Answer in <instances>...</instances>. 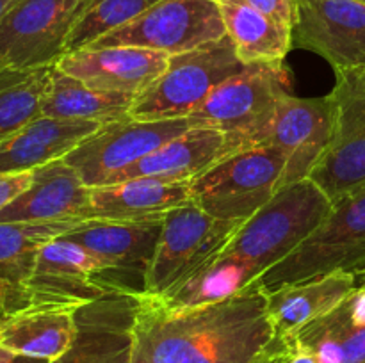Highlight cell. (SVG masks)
<instances>
[{"instance_id":"32","label":"cell","mask_w":365,"mask_h":363,"mask_svg":"<svg viewBox=\"0 0 365 363\" xmlns=\"http://www.w3.org/2000/svg\"><path fill=\"white\" fill-rule=\"evenodd\" d=\"M32 171L29 173H7L0 174V212L16 199L25 189L31 185Z\"/></svg>"},{"instance_id":"14","label":"cell","mask_w":365,"mask_h":363,"mask_svg":"<svg viewBox=\"0 0 365 363\" xmlns=\"http://www.w3.org/2000/svg\"><path fill=\"white\" fill-rule=\"evenodd\" d=\"M292 46L310 50L334 71L365 70V4L356 0H296Z\"/></svg>"},{"instance_id":"36","label":"cell","mask_w":365,"mask_h":363,"mask_svg":"<svg viewBox=\"0 0 365 363\" xmlns=\"http://www.w3.org/2000/svg\"><path fill=\"white\" fill-rule=\"evenodd\" d=\"M13 356H14L13 352H9V351H6V349L0 347V363H9Z\"/></svg>"},{"instance_id":"11","label":"cell","mask_w":365,"mask_h":363,"mask_svg":"<svg viewBox=\"0 0 365 363\" xmlns=\"http://www.w3.org/2000/svg\"><path fill=\"white\" fill-rule=\"evenodd\" d=\"M78 0H13L0 16V70L56 66Z\"/></svg>"},{"instance_id":"29","label":"cell","mask_w":365,"mask_h":363,"mask_svg":"<svg viewBox=\"0 0 365 363\" xmlns=\"http://www.w3.org/2000/svg\"><path fill=\"white\" fill-rule=\"evenodd\" d=\"M159 0H78L71 18L64 53L88 48L109 32L123 27Z\"/></svg>"},{"instance_id":"9","label":"cell","mask_w":365,"mask_h":363,"mask_svg":"<svg viewBox=\"0 0 365 363\" xmlns=\"http://www.w3.org/2000/svg\"><path fill=\"white\" fill-rule=\"evenodd\" d=\"M225 36L227 28L216 0H159L88 48L139 46L177 56L221 41Z\"/></svg>"},{"instance_id":"38","label":"cell","mask_w":365,"mask_h":363,"mask_svg":"<svg viewBox=\"0 0 365 363\" xmlns=\"http://www.w3.org/2000/svg\"><path fill=\"white\" fill-rule=\"evenodd\" d=\"M356 281H360V283H365V273L360 274V276H356Z\"/></svg>"},{"instance_id":"23","label":"cell","mask_w":365,"mask_h":363,"mask_svg":"<svg viewBox=\"0 0 365 363\" xmlns=\"http://www.w3.org/2000/svg\"><path fill=\"white\" fill-rule=\"evenodd\" d=\"M356 276L331 273L267 294V312L278 331L294 337L303 326L334 312L356 290Z\"/></svg>"},{"instance_id":"26","label":"cell","mask_w":365,"mask_h":363,"mask_svg":"<svg viewBox=\"0 0 365 363\" xmlns=\"http://www.w3.org/2000/svg\"><path fill=\"white\" fill-rule=\"evenodd\" d=\"M220 4L227 36L245 64L284 63L292 48V28L239 0H216Z\"/></svg>"},{"instance_id":"27","label":"cell","mask_w":365,"mask_h":363,"mask_svg":"<svg viewBox=\"0 0 365 363\" xmlns=\"http://www.w3.org/2000/svg\"><path fill=\"white\" fill-rule=\"evenodd\" d=\"M317 363H365V326L353 324L348 299L294 335Z\"/></svg>"},{"instance_id":"31","label":"cell","mask_w":365,"mask_h":363,"mask_svg":"<svg viewBox=\"0 0 365 363\" xmlns=\"http://www.w3.org/2000/svg\"><path fill=\"white\" fill-rule=\"evenodd\" d=\"M246 6L253 7L259 13L266 14L271 20L292 28L298 18V2L296 0H239Z\"/></svg>"},{"instance_id":"16","label":"cell","mask_w":365,"mask_h":363,"mask_svg":"<svg viewBox=\"0 0 365 363\" xmlns=\"http://www.w3.org/2000/svg\"><path fill=\"white\" fill-rule=\"evenodd\" d=\"M138 295L107 294L75 310L77 337L50 363H132Z\"/></svg>"},{"instance_id":"25","label":"cell","mask_w":365,"mask_h":363,"mask_svg":"<svg viewBox=\"0 0 365 363\" xmlns=\"http://www.w3.org/2000/svg\"><path fill=\"white\" fill-rule=\"evenodd\" d=\"M134 98L135 96L128 93L93 89L52 66L41 100V116L106 125L127 117Z\"/></svg>"},{"instance_id":"34","label":"cell","mask_w":365,"mask_h":363,"mask_svg":"<svg viewBox=\"0 0 365 363\" xmlns=\"http://www.w3.org/2000/svg\"><path fill=\"white\" fill-rule=\"evenodd\" d=\"M287 363H317V359L309 349L298 344V349H296L294 354L291 356V359H289Z\"/></svg>"},{"instance_id":"21","label":"cell","mask_w":365,"mask_h":363,"mask_svg":"<svg viewBox=\"0 0 365 363\" xmlns=\"http://www.w3.org/2000/svg\"><path fill=\"white\" fill-rule=\"evenodd\" d=\"M102 123L39 116L0 141V174L29 173L64 159Z\"/></svg>"},{"instance_id":"20","label":"cell","mask_w":365,"mask_h":363,"mask_svg":"<svg viewBox=\"0 0 365 363\" xmlns=\"http://www.w3.org/2000/svg\"><path fill=\"white\" fill-rule=\"evenodd\" d=\"M227 155V137L223 132L214 128L191 127L118 173L109 184L130 180V178L191 182Z\"/></svg>"},{"instance_id":"22","label":"cell","mask_w":365,"mask_h":363,"mask_svg":"<svg viewBox=\"0 0 365 363\" xmlns=\"http://www.w3.org/2000/svg\"><path fill=\"white\" fill-rule=\"evenodd\" d=\"M191 203V182L130 178L91 187L86 219H143Z\"/></svg>"},{"instance_id":"18","label":"cell","mask_w":365,"mask_h":363,"mask_svg":"<svg viewBox=\"0 0 365 363\" xmlns=\"http://www.w3.org/2000/svg\"><path fill=\"white\" fill-rule=\"evenodd\" d=\"M86 219L52 223H0V320L32 310L29 281L43 244Z\"/></svg>"},{"instance_id":"7","label":"cell","mask_w":365,"mask_h":363,"mask_svg":"<svg viewBox=\"0 0 365 363\" xmlns=\"http://www.w3.org/2000/svg\"><path fill=\"white\" fill-rule=\"evenodd\" d=\"M285 157L271 146L232 153L191 180L192 203L221 221H248L285 187Z\"/></svg>"},{"instance_id":"8","label":"cell","mask_w":365,"mask_h":363,"mask_svg":"<svg viewBox=\"0 0 365 363\" xmlns=\"http://www.w3.org/2000/svg\"><path fill=\"white\" fill-rule=\"evenodd\" d=\"M32 308L77 310L107 294L139 292L82 246L63 235L41 246L29 281Z\"/></svg>"},{"instance_id":"10","label":"cell","mask_w":365,"mask_h":363,"mask_svg":"<svg viewBox=\"0 0 365 363\" xmlns=\"http://www.w3.org/2000/svg\"><path fill=\"white\" fill-rule=\"evenodd\" d=\"M334 137L310 173L331 203L365 185V70L335 71Z\"/></svg>"},{"instance_id":"13","label":"cell","mask_w":365,"mask_h":363,"mask_svg":"<svg viewBox=\"0 0 365 363\" xmlns=\"http://www.w3.org/2000/svg\"><path fill=\"white\" fill-rule=\"evenodd\" d=\"M335 120L337 105L331 93L319 98L287 95L257 146H271L285 157V185L305 180L334 137Z\"/></svg>"},{"instance_id":"24","label":"cell","mask_w":365,"mask_h":363,"mask_svg":"<svg viewBox=\"0 0 365 363\" xmlns=\"http://www.w3.org/2000/svg\"><path fill=\"white\" fill-rule=\"evenodd\" d=\"M77 337L75 310L32 308L0 320V347L53 362Z\"/></svg>"},{"instance_id":"33","label":"cell","mask_w":365,"mask_h":363,"mask_svg":"<svg viewBox=\"0 0 365 363\" xmlns=\"http://www.w3.org/2000/svg\"><path fill=\"white\" fill-rule=\"evenodd\" d=\"M348 306L353 324L365 326V283L356 287V290L349 295Z\"/></svg>"},{"instance_id":"28","label":"cell","mask_w":365,"mask_h":363,"mask_svg":"<svg viewBox=\"0 0 365 363\" xmlns=\"http://www.w3.org/2000/svg\"><path fill=\"white\" fill-rule=\"evenodd\" d=\"M257 280L252 265L230 255H221L216 262L182 285L166 298H159L170 308H192L223 301L237 294Z\"/></svg>"},{"instance_id":"19","label":"cell","mask_w":365,"mask_h":363,"mask_svg":"<svg viewBox=\"0 0 365 363\" xmlns=\"http://www.w3.org/2000/svg\"><path fill=\"white\" fill-rule=\"evenodd\" d=\"M91 187L63 159L32 171V182L0 212V223L86 219Z\"/></svg>"},{"instance_id":"12","label":"cell","mask_w":365,"mask_h":363,"mask_svg":"<svg viewBox=\"0 0 365 363\" xmlns=\"http://www.w3.org/2000/svg\"><path fill=\"white\" fill-rule=\"evenodd\" d=\"M187 128H191L187 117L163 121L121 117L102 125L63 160L88 187H98Z\"/></svg>"},{"instance_id":"3","label":"cell","mask_w":365,"mask_h":363,"mask_svg":"<svg viewBox=\"0 0 365 363\" xmlns=\"http://www.w3.org/2000/svg\"><path fill=\"white\" fill-rule=\"evenodd\" d=\"M287 95L291 75L284 63L248 64L217 85L187 121L191 127L223 132L232 155L259 144L278 103Z\"/></svg>"},{"instance_id":"17","label":"cell","mask_w":365,"mask_h":363,"mask_svg":"<svg viewBox=\"0 0 365 363\" xmlns=\"http://www.w3.org/2000/svg\"><path fill=\"white\" fill-rule=\"evenodd\" d=\"M170 56L139 46H98L64 53L56 68L102 91L138 96L166 71Z\"/></svg>"},{"instance_id":"30","label":"cell","mask_w":365,"mask_h":363,"mask_svg":"<svg viewBox=\"0 0 365 363\" xmlns=\"http://www.w3.org/2000/svg\"><path fill=\"white\" fill-rule=\"evenodd\" d=\"M50 68L31 71L0 70V141L41 116V100Z\"/></svg>"},{"instance_id":"1","label":"cell","mask_w":365,"mask_h":363,"mask_svg":"<svg viewBox=\"0 0 365 363\" xmlns=\"http://www.w3.org/2000/svg\"><path fill=\"white\" fill-rule=\"evenodd\" d=\"M132 338V363H287L298 349L274 326L267 294L255 285L192 308H170L143 292Z\"/></svg>"},{"instance_id":"39","label":"cell","mask_w":365,"mask_h":363,"mask_svg":"<svg viewBox=\"0 0 365 363\" xmlns=\"http://www.w3.org/2000/svg\"><path fill=\"white\" fill-rule=\"evenodd\" d=\"M356 2H364L365 4V0H356Z\"/></svg>"},{"instance_id":"5","label":"cell","mask_w":365,"mask_h":363,"mask_svg":"<svg viewBox=\"0 0 365 363\" xmlns=\"http://www.w3.org/2000/svg\"><path fill=\"white\" fill-rule=\"evenodd\" d=\"M246 66L228 36L212 45L170 56L166 71L135 96L128 116L141 121L189 117L217 85Z\"/></svg>"},{"instance_id":"15","label":"cell","mask_w":365,"mask_h":363,"mask_svg":"<svg viewBox=\"0 0 365 363\" xmlns=\"http://www.w3.org/2000/svg\"><path fill=\"white\" fill-rule=\"evenodd\" d=\"M164 216L118 221L86 219L63 237L106 262L143 294L146 273L163 233Z\"/></svg>"},{"instance_id":"4","label":"cell","mask_w":365,"mask_h":363,"mask_svg":"<svg viewBox=\"0 0 365 363\" xmlns=\"http://www.w3.org/2000/svg\"><path fill=\"white\" fill-rule=\"evenodd\" d=\"M365 273V185L342 196L321 226L253 283L266 294L331 273Z\"/></svg>"},{"instance_id":"6","label":"cell","mask_w":365,"mask_h":363,"mask_svg":"<svg viewBox=\"0 0 365 363\" xmlns=\"http://www.w3.org/2000/svg\"><path fill=\"white\" fill-rule=\"evenodd\" d=\"M241 226V221L216 219L195 203L166 212L155 256L146 273V294H173L212 265Z\"/></svg>"},{"instance_id":"37","label":"cell","mask_w":365,"mask_h":363,"mask_svg":"<svg viewBox=\"0 0 365 363\" xmlns=\"http://www.w3.org/2000/svg\"><path fill=\"white\" fill-rule=\"evenodd\" d=\"M11 2H13V0H0V16H2L4 11H6L7 7H9Z\"/></svg>"},{"instance_id":"2","label":"cell","mask_w":365,"mask_h":363,"mask_svg":"<svg viewBox=\"0 0 365 363\" xmlns=\"http://www.w3.org/2000/svg\"><path fill=\"white\" fill-rule=\"evenodd\" d=\"M334 203L310 178L282 187L242 223L223 255L253 267L257 278L287 258L321 226Z\"/></svg>"},{"instance_id":"35","label":"cell","mask_w":365,"mask_h":363,"mask_svg":"<svg viewBox=\"0 0 365 363\" xmlns=\"http://www.w3.org/2000/svg\"><path fill=\"white\" fill-rule=\"evenodd\" d=\"M9 363H50L48 359L41 358H32V356H24V354H14L11 358Z\"/></svg>"}]
</instances>
